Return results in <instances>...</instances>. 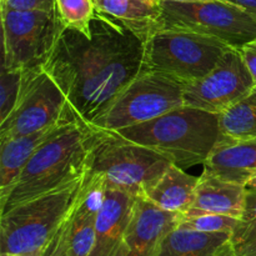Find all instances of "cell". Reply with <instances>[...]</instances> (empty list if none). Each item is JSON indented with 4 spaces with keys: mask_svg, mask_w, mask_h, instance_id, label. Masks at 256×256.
Here are the masks:
<instances>
[{
    "mask_svg": "<svg viewBox=\"0 0 256 256\" xmlns=\"http://www.w3.org/2000/svg\"><path fill=\"white\" fill-rule=\"evenodd\" d=\"M145 42L96 12L92 35L64 29L44 65L78 116L94 124L142 72Z\"/></svg>",
    "mask_w": 256,
    "mask_h": 256,
    "instance_id": "6da1fadb",
    "label": "cell"
},
{
    "mask_svg": "<svg viewBox=\"0 0 256 256\" xmlns=\"http://www.w3.org/2000/svg\"><path fill=\"white\" fill-rule=\"evenodd\" d=\"M92 136V126L80 118L62 125L25 165L9 196L0 205L2 212L84 178Z\"/></svg>",
    "mask_w": 256,
    "mask_h": 256,
    "instance_id": "7a4b0ae2",
    "label": "cell"
},
{
    "mask_svg": "<svg viewBox=\"0 0 256 256\" xmlns=\"http://www.w3.org/2000/svg\"><path fill=\"white\" fill-rule=\"evenodd\" d=\"M132 142L160 152L186 169L206 162L220 139L219 115L192 106L176 108L155 119L118 130Z\"/></svg>",
    "mask_w": 256,
    "mask_h": 256,
    "instance_id": "3957f363",
    "label": "cell"
},
{
    "mask_svg": "<svg viewBox=\"0 0 256 256\" xmlns=\"http://www.w3.org/2000/svg\"><path fill=\"white\" fill-rule=\"evenodd\" d=\"M172 164L160 152L126 139L119 132L92 126L88 174L100 180L106 190L142 196Z\"/></svg>",
    "mask_w": 256,
    "mask_h": 256,
    "instance_id": "277c9868",
    "label": "cell"
},
{
    "mask_svg": "<svg viewBox=\"0 0 256 256\" xmlns=\"http://www.w3.org/2000/svg\"><path fill=\"white\" fill-rule=\"evenodd\" d=\"M85 180L86 175L2 212L0 254L42 252L74 210Z\"/></svg>",
    "mask_w": 256,
    "mask_h": 256,
    "instance_id": "5b68a950",
    "label": "cell"
},
{
    "mask_svg": "<svg viewBox=\"0 0 256 256\" xmlns=\"http://www.w3.org/2000/svg\"><path fill=\"white\" fill-rule=\"evenodd\" d=\"M232 48L198 32L160 29L145 42L142 70L169 75L188 84L212 72Z\"/></svg>",
    "mask_w": 256,
    "mask_h": 256,
    "instance_id": "8992f818",
    "label": "cell"
},
{
    "mask_svg": "<svg viewBox=\"0 0 256 256\" xmlns=\"http://www.w3.org/2000/svg\"><path fill=\"white\" fill-rule=\"evenodd\" d=\"M160 5V29L198 32L240 50L256 38V20L242 8L226 0Z\"/></svg>",
    "mask_w": 256,
    "mask_h": 256,
    "instance_id": "52a82bcc",
    "label": "cell"
},
{
    "mask_svg": "<svg viewBox=\"0 0 256 256\" xmlns=\"http://www.w3.org/2000/svg\"><path fill=\"white\" fill-rule=\"evenodd\" d=\"M184 86L169 75L142 70L92 125L118 132L149 122L182 106Z\"/></svg>",
    "mask_w": 256,
    "mask_h": 256,
    "instance_id": "ba28073f",
    "label": "cell"
},
{
    "mask_svg": "<svg viewBox=\"0 0 256 256\" xmlns=\"http://www.w3.org/2000/svg\"><path fill=\"white\" fill-rule=\"evenodd\" d=\"M0 12L2 65L19 72L44 66L64 32L56 12L14 10L0 5Z\"/></svg>",
    "mask_w": 256,
    "mask_h": 256,
    "instance_id": "9c48e42d",
    "label": "cell"
},
{
    "mask_svg": "<svg viewBox=\"0 0 256 256\" xmlns=\"http://www.w3.org/2000/svg\"><path fill=\"white\" fill-rule=\"evenodd\" d=\"M79 118L66 96L44 68L22 72L19 99L0 122V142L39 132Z\"/></svg>",
    "mask_w": 256,
    "mask_h": 256,
    "instance_id": "30bf717a",
    "label": "cell"
},
{
    "mask_svg": "<svg viewBox=\"0 0 256 256\" xmlns=\"http://www.w3.org/2000/svg\"><path fill=\"white\" fill-rule=\"evenodd\" d=\"M255 86L242 50L232 48L212 72L185 84L184 105L219 115Z\"/></svg>",
    "mask_w": 256,
    "mask_h": 256,
    "instance_id": "8fae6325",
    "label": "cell"
},
{
    "mask_svg": "<svg viewBox=\"0 0 256 256\" xmlns=\"http://www.w3.org/2000/svg\"><path fill=\"white\" fill-rule=\"evenodd\" d=\"M180 218L182 214L165 212L138 196L120 256H156L162 242L179 225Z\"/></svg>",
    "mask_w": 256,
    "mask_h": 256,
    "instance_id": "7c38bea8",
    "label": "cell"
},
{
    "mask_svg": "<svg viewBox=\"0 0 256 256\" xmlns=\"http://www.w3.org/2000/svg\"><path fill=\"white\" fill-rule=\"evenodd\" d=\"M136 199L132 194L105 189L89 256H120Z\"/></svg>",
    "mask_w": 256,
    "mask_h": 256,
    "instance_id": "4fadbf2b",
    "label": "cell"
},
{
    "mask_svg": "<svg viewBox=\"0 0 256 256\" xmlns=\"http://www.w3.org/2000/svg\"><path fill=\"white\" fill-rule=\"evenodd\" d=\"M246 186L222 179L208 170L198 178L195 200L182 216L219 214L240 219L245 209Z\"/></svg>",
    "mask_w": 256,
    "mask_h": 256,
    "instance_id": "5bb4252c",
    "label": "cell"
},
{
    "mask_svg": "<svg viewBox=\"0 0 256 256\" xmlns=\"http://www.w3.org/2000/svg\"><path fill=\"white\" fill-rule=\"evenodd\" d=\"M105 188L100 180L86 174L82 195L72 215L69 255L89 256L95 239L96 220L104 199Z\"/></svg>",
    "mask_w": 256,
    "mask_h": 256,
    "instance_id": "9a60e30c",
    "label": "cell"
},
{
    "mask_svg": "<svg viewBox=\"0 0 256 256\" xmlns=\"http://www.w3.org/2000/svg\"><path fill=\"white\" fill-rule=\"evenodd\" d=\"M70 122H60L32 134L0 142V205L4 204L6 198L9 196L22 169L36 150L62 125Z\"/></svg>",
    "mask_w": 256,
    "mask_h": 256,
    "instance_id": "2e32d148",
    "label": "cell"
},
{
    "mask_svg": "<svg viewBox=\"0 0 256 256\" xmlns=\"http://www.w3.org/2000/svg\"><path fill=\"white\" fill-rule=\"evenodd\" d=\"M204 169L222 179L244 184L256 172V138L228 140L220 138L204 162Z\"/></svg>",
    "mask_w": 256,
    "mask_h": 256,
    "instance_id": "e0dca14e",
    "label": "cell"
},
{
    "mask_svg": "<svg viewBox=\"0 0 256 256\" xmlns=\"http://www.w3.org/2000/svg\"><path fill=\"white\" fill-rule=\"evenodd\" d=\"M198 178L172 164L144 190L142 196L162 210L182 215L194 202Z\"/></svg>",
    "mask_w": 256,
    "mask_h": 256,
    "instance_id": "ac0fdd59",
    "label": "cell"
},
{
    "mask_svg": "<svg viewBox=\"0 0 256 256\" xmlns=\"http://www.w3.org/2000/svg\"><path fill=\"white\" fill-rule=\"evenodd\" d=\"M96 12L124 25L144 42L160 30L162 5L156 0H94Z\"/></svg>",
    "mask_w": 256,
    "mask_h": 256,
    "instance_id": "d6986e66",
    "label": "cell"
},
{
    "mask_svg": "<svg viewBox=\"0 0 256 256\" xmlns=\"http://www.w3.org/2000/svg\"><path fill=\"white\" fill-rule=\"evenodd\" d=\"M230 239L228 232H200L178 225L164 238L156 256H215Z\"/></svg>",
    "mask_w": 256,
    "mask_h": 256,
    "instance_id": "ffe728a7",
    "label": "cell"
},
{
    "mask_svg": "<svg viewBox=\"0 0 256 256\" xmlns=\"http://www.w3.org/2000/svg\"><path fill=\"white\" fill-rule=\"evenodd\" d=\"M219 129L222 139L256 138V86L219 114Z\"/></svg>",
    "mask_w": 256,
    "mask_h": 256,
    "instance_id": "44dd1931",
    "label": "cell"
},
{
    "mask_svg": "<svg viewBox=\"0 0 256 256\" xmlns=\"http://www.w3.org/2000/svg\"><path fill=\"white\" fill-rule=\"evenodd\" d=\"M55 12L64 29L92 35V22L96 15L94 0H55Z\"/></svg>",
    "mask_w": 256,
    "mask_h": 256,
    "instance_id": "7402d4cb",
    "label": "cell"
},
{
    "mask_svg": "<svg viewBox=\"0 0 256 256\" xmlns=\"http://www.w3.org/2000/svg\"><path fill=\"white\" fill-rule=\"evenodd\" d=\"M239 219L228 215L200 214L194 216L180 218L179 226L200 232H228L232 234L236 229Z\"/></svg>",
    "mask_w": 256,
    "mask_h": 256,
    "instance_id": "603a6c76",
    "label": "cell"
},
{
    "mask_svg": "<svg viewBox=\"0 0 256 256\" xmlns=\"http://www.w3.org/2000/svg\"><path fill=\"white\" fill-rule=\"evenodd\" d=\"M22 80V72L2 65L0 74V122H4L14 110L19 99Z\"/></svg>",
    "mask_w": 256,
    "mask_h": 256,
    "instance_id": "cb8c5ba5",
    "label": "cell"
},
{
    "mask_svg": "<svg viewBox=\"0 0 256 256\" xmlns=\"http://www.w3.org/2000/svg\"><path fill=\"white\" fill-rule=\"evenodd\" d=\"M230 240L235 249L256 240V190L246 189L244 212Z\"/></svg>",
    "mask_w": 256,
    "mask_h": 256,
    "instance_id": "d4e9b609",
    "label": "cell"
},
{
    "mask_svg": "<svg viewBox=\"0 0 256 256\" xmlns=\"http://www.w3.org/2000/svg\"><path fill=\"white\" fill-rule=\"evenodd\" d=\"M76 206V205H75ZM75 209V208H74ZM74 212V210H72ZM72 214L65 219L62 226L58 229L54 236L49 240L46 246L42 250V256H70L69 255V232L72 225Z\"/></svg>",
    "mask_w": 256,
    "mask_h": 256,
    "instance_id": "484cf974",
    "label": "cell"
},
{
    "mask_svg": "<svg viewBox=\"0 0 256 256\" xmlns=\"http://www.w3.org/2000/svg\"><path fill=\"white\" fill-rule=\"evenodd\" d=\"M0 5L14 10H55V0H0Z\"/></svg>",
    "mask_w": 256,
    "mask_h": 256,
    "instance_id": "4316f807",
    "label": "cell"
},
{
    "mask_svg": "<svg viewBox=\"0 0 256 256\" xmlns=\"http://www.w3.org/2000/svg\"><path fill=\"white\" fill-rule=\"evenodd\" d=\"M242 54L256 82V38L242 49Z\"/></svg>",
    "mask_w": 256,
    "mask_h": 256,
    "instance_id": "83f0119b",
    "label": "cell"
},
{
    "mask_svg": "<svg viewBox=\"0 0 256 256\" xmlns=\"http://www.w3.org/2000/svg\"><path fill=\"white\" fill-rule=\"evenodd\" d=\"M226 2L242 8L256 20V0H226Z\"/></svg>",
    "mask_w": 256,
    "mask_h": 256,
    "instance_id": "f1b7e54d",
    "label": "cell"
},
{
    "mask_svg": "<svg viewBox=\"0 0 256 256\" xmlns=\"http://www.w3.org/2000/svg\"><path fill=\"white\" fill-rule=\"evenodd\" d=\"M235 250H236L238 256H256V240L244 246L236 248Z\"/></svg>",
    "mask_w": 256,
    "mask_h": 256,
    "instance_id": "f546056e",
    "label": "cell"
},
{
    "mask_svg": "<svg viewBox=\"0 0 256 256\" xmlns=\"http://www.w3.org/2000/svg\"><path fill=\"white\" fill-rule=\"evenodd\" d=\"M215 256H238L236 250H235L232 240H229L228 242H225V244L220 248L219 252L215 254Z\"/></svg>",
    "mask_w": 256,
    "mask_h": 256,
    "instance_id": "4dcf8cb0",
    "label": "cell"
},
{
    "mask_svg": "<svg viewBox=\"0 0 256 256\" xmlns=\"http://www.w3.org/2000/svg\"><path fill=\"white\" fill-rule=\"evenodd\" d=\"M245 186H246V189L256 190V172H254L252 175H250L249 179H248L246 182H245Z\"/></svg>",
    "mask_w": 256,
    "mask_h": 256,
    "instance_id": "1f68e13d",
    "label": "cell"
},
{
    "mask_svg": "<svg viewBox=\"0 0 256 256\" xmlns=\"http://www.w3.org/2000/svg\"><path fill=\"white\" fill-rule=\"evenodd\" d=\"M158 2H206V0H156Z\"/></svg>",
    "mask_w": 256,
    "mask_h": 256,
    "instance_id": "d6a6232c",
    "label": "cell"
},
{
    "mask_svg": "<svg viewBox=\"0 0 256 256\" xmlns=\"http://www.w3.org/2000/svg\"><path fill=\"white\" fill-rule=\"evenodd\" d=\"M42 252H32V254H0V256H42Z\"/></svg>",
    "mask_w": 256,
    "mask_h": 256,
    "instance_id": "836d02e7",
    "label": "cell"
}]
</instances>
